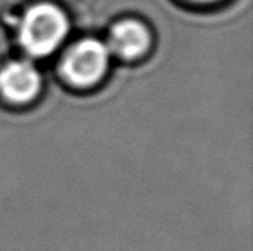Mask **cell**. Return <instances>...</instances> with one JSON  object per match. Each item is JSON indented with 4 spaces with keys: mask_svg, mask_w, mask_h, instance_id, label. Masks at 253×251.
I'll list each match as a JSON object with an SVG mask.
<instances>
[{
    "mask_svg": "<svg viewBox=\"0 0 253 251\" xmlns=\"http://www.w3.org/2000/svg\"><path fill=\"white\" fill-rule=\"evenodd\" d=\"M151 42L152 36L144 23L138 19H121L109 29L106 47L111 55L124 61H135L149 51Z\"/></svg>",
    "mask_w": 253,
    "mask_h": 251,
    "instance_id": "obj_4",
    "label": "cell"
},
{
    "mask_svg": "<svg viewBox=\"0 0 253 251\" xmlns=\"http://www.w3.org/2000/svg\"><path fill=\"white\" fill-rule=\"evenodd\" d=\"M191 2H194V3H215V2H219V0H191Z\"/></svg>",
    "mask_w": 253,
    "mask_h": 251,
    "instance_id": "obj_5",
    "label": "cell"
},
{
    "mask_svg": "<svg viewBox=\"0 0 253 251\" xmlns=\"http://www.w3.org/2000/svg\"><path fill=\"white\" fill-rule=\"evenodd\" d=\"M42 88V75L31 61H11L0 69V95L13 104L32 101Z\"/></svg>",
    "mask_w": 253,
    "mask_h": 251,
    "instance_id": "obj_3",
    "label": "cell"
},
{
    "mask_svg": "<svg viewBox=\"0 0 253 251\" xmlns=\"http://www.w3.org/2000/svg\"><path fill=\"white\" fill-rule=\"evenodd\" d=\"M111 64V53L98 38H82L64 53L59 74L77 88H90L101 82Z\"/></svg>",
    "mask_w": 253,
    "mask_h": 251,
    "instance_id": "obj_2",
    "label": "cell"
},
{
    "mask_svg": "<svg viewBox=\"0 0 253 251\" xmlns=\"http://www.w3.org/2000/svg\"><path fill=\"white\" fill-rule=\"evenodd\" d=\"M69 18L55 3L41 2L29 6L19 23V43L32 58L55 53L69 34Z\"/></svg>",
    "mask_w": 253,
    "mask_h": 251,
    "instance_id": "obj_1",
    "label": "cell"
}]
</instances>
